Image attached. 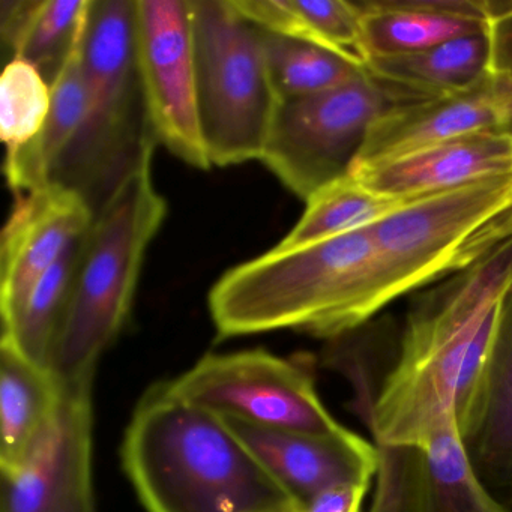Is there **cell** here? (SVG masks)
<instances>
[{"mask_svg":"<svg viewBox=\"0 0 512 512\" xmlns=\"http://www.w3.org/2000/svg\"><path fill=\"white\" fill-rule=\"evenodd\" d=\"M511 287L512 236L469 268L416 292L380 388H350L347 407L374 443L421 445L457 422Z\"/></svg>","mask_w":512,"mask_h":512,"instance_id":"cell-1","label":"cell"},{"mask_svg":"<svg viewBox=\"0 0 512 512\" xmlns=\"http://www.w3.org/2000/svg\"><path fill=\"white\" fill-rule=\"evenodd\" d=\"M392 301L367 227L241 263L214 284L208 305L220 338L295 331L326 341Z\"/></svg>","mask_w":512,"mask_h":512,"instance_id":"cell-2","label":"cell"},{"mask_svg":"<svg viewBox=\"0 0 512 512\" xmlns=\"http://www.w3.org/2000/svg\"><path fill=\"white\" fill-rule=\"evenodd\" d=\"M121 454L148 512H301L223 418L164 383L137 404Z\"/></svg>","mask_w":512,"mask_h":512,"instance_id":"cell-3","label":"cell"},{"mask_svg":"<svg viewBox=\"0 0 512 512\" xmlns=\"http://www.w3.org/2000/svg\"><path fill=\"white\" fill-rule=\"evenodd\" d=\"M154 152L95 215L80 250L50 370L62 383L94 379L98 361L130 316L149 245L167 202L155 187Z\"/></svg>","mask_w":512,"mask_h":512,"instance_id":"cell-4","label":"cell"},{"mask_svg":"<svg viewBox=\"0 0 512 512\" xmlns=\"http://www.w3.org/2000/svg\"><path fill=\"white\" fill-rule=\"evenodd\" d=\"M83 68L85 118L52 184L79 193L97 215L158 145L137 65L136 0H92Z\"/></svg>","mask_w":512,"mask_h":512,"instance_id":"cell-5","label":"cell"},{"mask_svg":"<svg viewBox=\"0 0 512 512\" xmlns=\"http://www.w3.org/2000/svg\"><path fill=\"white\" fill-rule=\"evenodd\" d=\"M200 127L211 166L260 160L280 98L262 29L233 0H191Z\"/></svg>","mask_w":512,"mask_h":512,"instance_id":"cell-6","label":"cell"},{"mask_svg":"<svg viewBox=\"0 0 512 512\" xmlns=\"http://www.w3.org/2000/svg\"><path fill=\"white\" fill-rule=\"evenodd\" d=\"M392 299L427 289L512 236V173L416 197L370 227Z\"/></svg>","mask_w":512,"mask_h":512,"instance_id":"cell-7","label":"cell"},{"mask_svg":"<svg viewBox=\"0 0 512 512\" xmlns=\"http://www.w3.org/2000/svg\"><path fill=\"white\" fill-rule=\"evenodd\" d=\"M436 95L367 73L341 88L281 101L262 161L278 181L307 202L352 172L373 125Z\"/></svg>","mask_w":512,"mask_h":512,"instance_id":"cell-8","label":"cell"},{"mask_svg":"<svg viewBox=\"0 0 512 512\" xmlns=\"http://www.w3.org/2000/svg\"><path fill=\"white\" fill-rule=\"evenodd\" d=\"M164 385L185 403L266 430L308 434L346 430L320 400L310 365L262 349L211 353Z\"/></svg>","mask_w":512,"mask_h":512,"instance_id":"cell-9","label":"cell"},{"mask_svg":"<svg viewBox=\"0 0 512 512\" xmlns=\"http://www.w3.org/2000/svg\"><path fill=\"white\" fill-rule=\"evenodd\" d=\"M136 52L149 122L158 145L208 170L200 127L191 0H136Z\"/></svg>","mask_w":512,"mask_h":512,"instance_id":"cell-10","label":"cell"},{"mask_svg":"<svg viewBox=\"0 0 512 512\" xmlns=\"http://www.w3.org/2000/svg\"><path fill=\"white\" fill-rule=\"evenodd\" d=\"M92 386L94 379L62 383L52 421L19 469L4 476V512H95Z\"/></svg>","mask_w":512,"mask_h":512,"instance_id":"cell-11","label":"cell"},{"mask_svg":"<svg viewBox=\"0 0 512 512\" xmlns=\"http://www.w3.org/2000/svg\"><path fill=\"white\" fill-rule=\"evenodd\" d=\"M374 445L376 487L368 512H512L476 478L457 422L421 445Z\"/></svg>","mask_w":512,"mask_h":512,"instance_id":"cell-12","label":"cell"},{"mask_svg":"<svg viewBox=\"0 0 512 512\" xmlns=\"http://www.w3.org/2000/svg\"><path fill=\"white\" fill-rule=\"evenodd\" d=\"M91 206L76 191L50 184L16 196L0 245V314L10 317L29 290L94 223Z\"/></svg>","mask_w":512,"mask_h":512,"instance_id":"cell-13","label":"cell"},{"mask_svg":"<svg viewBox=\"0 0 512 512\" xmlns=\"http://www.w3.org/2000/svg\"><path fill=\"white\" fill-rule=\"evenodd\" d=\"M472 134L512 137V76L488 73L466 91L380 119L368 133L352 170Z\"/></svg>","mask_w":512,"mask_h":512,"instance_id":"cell-14","label":"cell"},{"mask_svg":"<svg viewBox=\"0 0 512 512\" xmlns=\"http://www.w3.org/2000/svg\"><path fill=\"white\" fill-rule=\"evenodd\" d=\"M224 422L301 508L328 488L371 485L376 476V445L349 428L308 434L266 430L233 419Z\"/></svg>","mask_w":512,"mask_h":512,"instance_id":"cell-15","label":"cell"},{"mask_svg":"<svg viewBox=\"0 0 512 512\" xmlns=\"http://www.w3.org/2000/svg\"><path fill=\"white\" fill-rule=\"evenodd\" d=\"M457 425L476 478L512 511V287Z\"/></svg>","mask_w":512,"mask_h":512,"instance_id":"cell-16","label":"cell"},{"mask_svg":"<svg viewBox=\"0 0 512 512\" xmlns=\"http://www.w3.org/2000/svg\"><path fill=\"white\" fill-rule=\"evenodd\" d=\"M512 173V137L472 134L358 167L350 176L392 199H413Z\"/></svg>","mask_w":512,"mask_h":512,"instance_id":"cell-17","label":"cell"},{"mask_svg":"<svg viewBox=\"0 0 512 512\" xmlns=\"http://www.w3.org/2000/svg\"><path fill=\"white\" fill-rule=\"evenodd\" d=\"M356 5L365 64L485 34L488 28L484 0H362Z\"/></svg>","mask_w":512,"mask_h":512,"instance_id":"cell-18","label":"cell"},{"mask_svg":"<svg viewBox=\"0 0 512 512\" xmlns=\"http://www.w3.org/2000/svg\"><path fill=\"white\" fill-rule=\"evenodd\" d=\"M92 0H2L0 35L11 59L34 65L50 86L85 37Z\"/></svg>","mask_w":512,"mask_h":512,"instance_id":"cell-19","label":"cell"},{"mask_svg":"<svg viewBox=\"0 0 512 512\" xmlns=\"http://www.w3.org/2000/svg\"><path fill=\"white\" fill-rule=\"evenodd\" d=\"M62 383L49 368L26 359L0 341V467L8 476L19 469L55 416Z\"/></svg>","mask_w":512,"mask_h":512,"instance_id":"cell-20","label":"cell"},{"mask_svg":"<svg viewBox=\"0 0 512 512\" xmlns=\"http://www.w3.org/2000/svg\"><path fill=\"white\" fill-rule=\"evenodd\" d=\"M83 40L52 85V106L40 136L25 148L7 154L5 176L14 196L52 184L56 167L82 128L86 107Z\"/></svg>","mask_w":512,"mask_h":512,"instance_id":"cell-21","label":"cell"},{"mask_svg":"<svg viewBox=\"0 0 512 512\" xmlns=\"http://www.w3.org/2000/svg\"><path fill=\"white\" fill-rule=\"evenodd\" d=\"M251 23L281 37L307 41L364 62L362 17L347 0H233Z\"/></svg>","mask_w":512,"mask_h":512,"instance_id":"cell-22","label":"cell"},{"mask_svg":"<svg viewBox=\"0 0 512 512\" xmlns=\"http://www.w3.org/2000/svg\"><path fill=\"white\" fill-rule=\"evenodd\" d=\"M371 73L436 97L472 88L490 73L487 32L446 41L409 55L367 61Z\"/></svg>","mask_w":512,"mask_h":512,"instance_id":"cell-23","label":"cell"},{"mask_svg":"<svg viewBox=\"0 0 512 512\" xmlns=\"http://www.w3.org/2000/svg\"><path fill=\"white\" fill-rule=\"evenodd\" d=\"M82 242L83 239L74 244L35 283L10 317L2 319V341L40 367H50L53 347L70 299Z\"/></svg>","mask_w":512,"mask_h":512,"instance_id":"cell-24","label":"cell"},{"mask_svg":"<svg viewBox=\"0 0 512 512\" xmlns=\"http://www.w3.org/2000/svg\"><path fill=\"white\" fill-rule=\"evenodd\" d=\"M416 199V197H413ZM413 199H392L346 176L326 185L307 200V208L278 248H295L367 229Z\"/></svg>","mask_w":512,"mask_h":512,"instance_id":"cell-25","label":"cell"},{"mask_svg":"<svg viewBox=\"0 0 512 512\" xmlns=\"http://www.w3.org/2000/svg\"><path fill=\"white\" fill-rule=\"evenodd\" d=\"M262 41L280 103L341 88L367 73L364 62L317 44L265 31Z\"/></svg>","mask_w":512,"mask_h":512,"instance_id":"cell-26","label":"cell"},{"mask_svg":"<svg viewBox=\"0 0 512 512\" xmlns=\"http://www.w3.org/2000/svg\"><path fill=\"white\" fill-rule=\"evenodd\" d=\"M52 86L22 59H11L0 79V137L7 154L34 142L49 118Z\"/></svg>","mask_w":512,"mask_h":512,"instance_id":"cell-27","label":"cell"},{"mask_svg":"<svg viewBox=\"0 0 512 512\" xmlns=\"http://www.w3.org/2000/svg\"><path fill=\"white\" fill-rule=\"evenodd\" d=\"M490 73L512 76V0H484Z\"/></svg>","mask_w":512,"mask_h":512,"instance_id":"cell-28","label":"cell"},{"mask_svg":"<svg viewBox=\"0 0 512 512\" xmlns=\"http://www.w3.org/2000/svg\"><path fill=\"white\" fill-rule=\"evenodd\" d=\"M370 485L346 484L328 488L308 500L301 512H356L361 509Z\"/></svg>","mask_w":512,"mask_h":512,"instance_id":"cell-29","label":"cell"},{"mask_svg":"<svg viewBox=\"0 0 512 512\" xmlns=\"http://www.w3.org/2000/svg\"><path fill=\"white\" fill-rule=\"evenodd\" d=\"M356 512H362L361 509H359V511H356Z\"/></svg>","mask_w":512,"mask_h":512,"instance_id":"cell-30","label":"cell"}]
</instances>
